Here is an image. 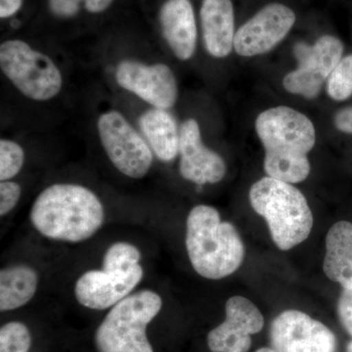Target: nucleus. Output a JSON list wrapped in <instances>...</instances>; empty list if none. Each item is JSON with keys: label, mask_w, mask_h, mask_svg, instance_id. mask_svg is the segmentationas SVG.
Returning a JSON list of instances; mask_svg holds the SVG:
<instances>
[{"label": "nucleus", "mask_w": 352, "mask_h": 352, "mask_svg": "<svg viewBox=\"0 0 352 352\" xmlns=\"http://www.w3.org/2000/svg\"><path fill=\"white\" fill-rule=\"evenodd\" d=\"M24 0H0V18L10 19L22 10Z\"/></svg>", "instance_id": "28"}, {"label": "nucleus", "mask_w": 352, "mask_h": 352, "mask_svg": "<svg viewBox=\"0 0 352 352\" xmlns=\"http://www.w3.org/2000/svg\"><path fill=\"white\" fill-rule=\"evenodd\" d=\"M277 352H335V335L320 321L305 312L287 310L278 315L270 329Z\"/></svg>", "instance_id": "12"}, {"label": "nucleus", "mask_w": 352, "mask_h": 352, "mask_svg": "<svg viewBox=\"0 0 352 352\" xmlns=\"http://www.w3.org/2000/svg\"><path fill=\"white\" fill-rule=\"evenodd\" d=\"M30 219L47 239L80 243L90 239L105 221L100 197L76 182H55L39 192L32 203Z\"/></svg>", "instance_id": "2"}, {"label": "nucleus", "mask_w": 352, "mask_h": 352, "mask_svg": "<svg viewBox=\"0 0 352 352\" xmlns=\"http://www.w3.org/2000/svg\"><path fill=\"white\" fill-rule=\"evenodd\" d=\"M264 318L256 305L244 296H232L226 305V320L208 335L212 352H247L251 336L263 330Z\"/></svg>", "instance_id": "14"}, {"label": "nucleus", "mask_w": 352, "mask_h": 352, "mask_svg": "<svg viewBox=\"0 0 352 352\" xmlns=\"http://www.w3.org/2000/svg\"><path fill=\"white\" fill-rule=\"evenodd\" d=\"M141 252L126 242H117L109 247L103 258V270H131L139 264Z\"/></svg>", "instance_id": "23"}, {"label": "nucleus", "mask_w": 352, "mask_h": 352, "mask_svg": "<svg viewBox=\"0 0 352 352\" xmlns=\"http://www.w3.org/2000/svg\"><path fill=\"white\" fill-rule=\"evenodd\" d=\"M31 346V332L23 322H8L0 329V352H29Z\"/></svg>", "instance_id": "22"}, {"label": "nucleus", "mask_w": 352, "mask_h": 352, "mask_svg": "<svg viewBox=\"0 0 352 352\" xmlns=\"http://www.w3.org/2000/svg\"><path fill=\"white\" fill-rule=\"evenodd\" d=\"M38 274L32 266L16 264L0 271V310L12 311L25 307L36 295Z\"/></svg>", "instance_id": "19"}, {"label": "nucleus", "mask_w": 352, "mask_h": 352, "mask_svg": "<svg viewBox=\"0 0 352 352\" xmlns=\"http://www.w3.org/2000/svg\"><path fill=\"white\" fill-rule=\"evenodd\" d=\"M256 131L265 150L268 176L291 184L307 179L311 170L307 154L316 141L307 116L286 106L270 108L258 116Z\"/></svg>", "instance_id": "4"}, {"label": "nucleus", "mask_w": 352, "mask_h": 352, "mask_svg": "<svg viewBox=\"0 0 352 352\" xmlns=\"http://www.w3.org/2000/svg\"><path fill=\"white\" fill-rule=\"evenodd\" d=\"M344 44L336 36H322L312 45L296 44L294 51L298 69L285 76V89L292 94L314 99L342 59Z\"/></svg>", "instance_id": "9"}, {"label": "nucleus", "mask_w": 352, "mask_h": 352, "mask_svg": "<svg viewBox=\"0 0 352 352\" xmlns=\"http://www.w3.org/2000/svg\"><path fill=\"white\" fill-rule=\"evenodd\" d=\"M201 38L210 56L223 59L230 54L235 38V18L231 0H203L200 9Z\"/></svg>", "instance_id": "17"}, {"label": "nucleus", "mask_w": 352, "mask_h": 352, "mask_svg": "<svg viewBox=\"0 0 352 352\" xmlns=\"http://www.w3.org/2000/svg\"><path fill=\"white\" fill-rule=\"evenodd\" d=\"M144 276L138 264L131 270H94L87 271L76 280V300L82 307L105 310L119 303L138 287Z\"/></svg>", "instance_id": "13"}, {"label": "nucleus", "mask_w": 352, "mask_h": 352, "mask_svg": "<svg viewBox=\"0 0 352 352\" xmlns=\"http://www.w3.org/2000/svg\"><path fill=\"white\" fill-rule=\"evenodd\" d=\"M326 276L344 289H352V223L339 221L331 227L326 238L324 259Z\"/></svg>", "instance_id": "18"}, {"label": "nucleus", "mask_w": 352, "mask_h": 352, "mask_svg": "<svg viewBox=\"0 0 352 352\" xmlns=\"http://www.w3.org/2000/svg\"><path fill=\"white\" fill-rule=\"evenodd\" d=\"M27 153L20 141L12 138L0 139V182L13 180L24 168Z\"/></svg>", "instance_id": "21"}, {"label": "nucleus", "mask_w": 352, "mask_h": 352, "mask_svg": "<svg viewBox=\"0 0 352 352\" xmlns=\"http://www.w3.org/2000/svg\"><path fill=\"white\" fill-rule=\"evenodd\" d=\"M296 19L289 7L267 4L236 32L234 50L243 57L265 54L286 38Z\"/></svg>", "instance_id": "11"}, {"label": "nucleus", "mask_w": 352, "mask_h": 352, "mask_svg": "<svg viewBox=\"0 0 352 352\" xmlns=\"http://www.w3.org/2000/svg\"><path fill=\"white\" fill-rule=\"evenodd\" d=\"M347 352H352V340L349 342V346H347Z\"/></svg>", "instance_id": "30"}, {"label": "nucleus", "mask_w": 352, "mask_h": 352, "mask_svg": "<svg viewBox=\"0 0 352 352\" xmlns=\"http://www.w3.org/2000/svg\"><path fill=\"white\" fill-rule=\"evenodd\" d=\"M163 307L162 296L152 289L131 294L113 305L95 333L98 352H154L148 325Z\"/></svg>", "instance_id": "8"}, {"label": "nucleus", "mask_w": 352, "mask_h": 352, "mask_svg": "<svg viewBox=\"0 0 352 352\" xmlns=\"http://www.w3.org/2000/svg\"><path fill=\"white\" fill-rule=\"evenodd\" d=\"M338 312L340 320L352 337V289H344L340 294Z\"/></svg>", "instance_id": "26"}, {"label": "nucleus", "mask_w": 352, "mask_h": 352, "mask_svg": "<svg viewBox=\"0 0 352 352\" xmlns=\"http://www.w3.org/2000/svg\"><path fill=\"white\" fill-rule=\"evenodd\" d=\"M333 124L340 131L352 134V106L342 109L336 113Z\"/></svg>", "instance_id": "27"}, {"label": "nucleus", "mask_w": 352, "mask_h": 352, "mask_svg": "<svg viewBox=\"0 0 352 352\" xmlns=\"http://www.w3.org/2000/svg\"><path fill=\"white\" fill-rule=\"evenodd\" d=\"M22 186L15 180L0 182V215L10 214L22 197Z\"/></svg>", "instance_id": "25"}, {"label": "nucleus", "mask_w": 352, "mask_h": 352, "mask_svg": "<svg viewBox=\"0 0 352 352\" xmlns=\"http://www.w3.org/2000/svg\"><path fill=\"white\" fill-rule=\"evenodd\" d=\"M90 119V132L113 168L132 180L149 175L155 157L133 120L113 99H100Z\"/></svg>", "instance_id": "6"}, {"label": "nucleus", "mask_w": 352, "mask_h": 352, "mask_svg": "<svg viewBox=\"0 0 352 352\" xmlns=\"http://www.w3.org/2000/svg\"><path fill=\"white\" fill-rule=\"evenodd\" d=\"M160 34L171 54L190 61L198 45V27L191 0H164L157 14Z\"/></svg>", "instance_id": "16"}, {"label": "nucleus", "mask_w": 352, "mask_h": 352, "mask_svg": "<svg viewBox=\"0 0 352 352\" xmlns=\"http://www.w3.org/2000/svg\"><path fill=\"white\" fill-rule=\"evenodd\" d=\"M95 60L111 94L164 110L171 111L177 103L175 72L154 52L111 48L97 52Z\"/></svg>", "instance_id": "3"}, {"label": "nucleus", "mask_w": 352, "mask_h": 352, "mask_svg": "<svg viewBox=\"0 0 352 352\" xmlns=\"http://www.w3.org/2000/svg\"><path fill=\"white\" fill-rule=\"evenodd\" d=\"M116 0H46V9L58 22H75L82 16L104 15L113 8Z\"/></svg>", "instance_id": "20"}, {"label": "nucleus", "mask_w": 352, "mask_h": 352, "mask_svg": "<svg viewBox=\"0 0 352 352\" xmlns=\"http://www.w3.org/2000/svg\"><path fill=\"white\" fill-rule=\"evenodd\" d=\"M185 245L194 270L210 280L233 274L245 258V245L237 229L222 221L219 210L210 206L198 205L190 210Z\"/></svg>", "instance_id": "5"}, {"label": "nucleus", "mask_w": 352, "mask_h": 352, "mask_svg": "<svg viewBox=\"0 0 352 352\" xmlns=\"http://www.w3.org/2000/svg\"><path fill=\"white\" fill-rule=\"evenodd\" d=\"M254 212L265 219L275 244L289 251L305 242L314 226V215L305 195L291 183L261 178L250 190Z\"/></svg>", "instance_id": "7"}, {"label": "nucleus", "mask_w": 352, "mask_h": 352, "mask_svg": "<svg viewBox=\"0 0 352 352\" xmlns=\"http://www.w3.org/2000/svg\"><path fill=\"white\" fill-rule=\"evenodd\" d=\"M256 352H277L274 349H268V347H263V349H259L258 351Z\"/></svg>", "instance_id": "29"}, {"label": "nucleus", "mask_w": 352, "mask_h": 352, "mask_svg": "<svg viewBox=\"0 0 352 352\" xmlns=\"http://www.w3.org/2000/svg\"><path fill=\"white\" fill-rule=\"evenodd\" d=\"M179 173L197 185L215 184L226 175V164L217 152L204 143L200 124L188 118L180 124Z\"/></svg>", "instance_id": "15"}, {"label": "nucleus", "mask_w": 352, "mask_h": 352, "mask_svg": "<svg viewBox=\"0 0 352 352\" xmlns=\"http://www.w3.org/2000/svg\"><path fill=\"white\" fill-rule=\"evenodd\" d=\"M64 55L28 39H3L0 43L3 87L25 108L41 111L59 107L71 94V75Z\"/></svg>", "instance_id": "1"}, {"label": "nucleus", "mask_w": 352, "mask_h": 352, "mask_svg": "<svg viewBox=\"0 0 352 352\" xmlns=\"http://www.w3.org/2000/svg\"><path fill=\"white\" fill-rule=\"evenodd\" d=\"M113 100L133 120L157 161L171 163L179 152L180 124L170 110L153 107L127 96Z\"/></svg>", "instance_id": "10"}, {"label": "nucleus", "mask_w": 352, "mask_h": 352, "mask_svg": "<svg viewBox=\"0 0 352 352\" xmlns=\"http://www.w3.org/2000/svg\"><path fill=\"white\" fill-rule=\"evenodd\" d=\"M329 96L336 101H344L352 95V54L342 58L333 69L327 83Z\"/></svg>", "instance_id": "24"}]
</instances>
